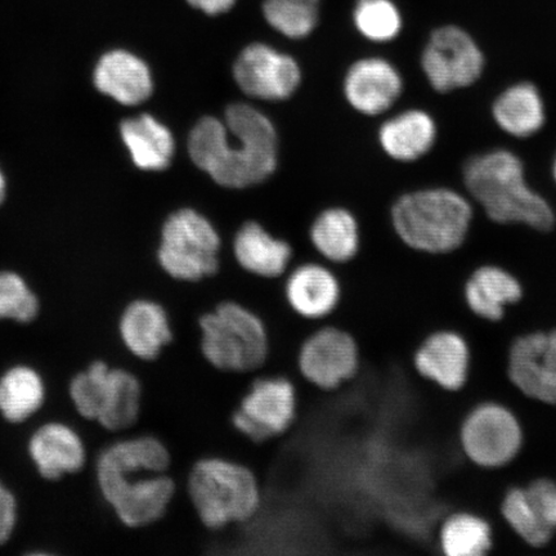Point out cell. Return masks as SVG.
Masks as SVG:
<instances>
[{"mask_svg":"<svg viewBox=\"0 0 556 556\" xmlns=\"http://www.w3.org/2000/svg\"><path fill=\"white\" fill-rule=\"evenodd\" d=\"M361 367L363 351L357 338L337 324L309 331L298 348V374L318 391H338L356 379Z\"/></svg>","mask_w":556,"mask_h":556,"instance_id":"obj_9","label":"cell"},{"mask_svg":"<svg viewBox=\"0 0 556 556\" xmlns=\"http://www.w3.org/2000/svg\"><path fill=\"white\" fill-rule=\"evenodd\" d=\"M507 377L526 399L556 405V329L531 331L514 339Z\"/></svg>","mask_w":556,"mask_h":556,"instance_id":"obj_13","label":"cell"},{"mask_svg":"<svg viewBox=\"0 0 556 556\" xmlns=\"http://www.w3.org/2000/svg\"><path fill=\"white\" fill-rule=\"evenodd\" d=\"M525 442L523 426L509 406L483 401L471 407L458 428V444L467 460L497 470L516 460Z\"/></svg>","mask_w":556,"mask_h":556,"instance_id":"obj_8","label":"cell"},{"mask_svg":"<svg viewBox=\"0 0 556 556\" xmlns=\"http://www.w3.org/2000/svg\"><path fill=\"white\" fill-rule=\"evenodd\" d=\"M143 388L134 372L110 367L103 380L96 421L111 432L134 427L141 415Z\"/></svg>","mask_w":556,"mask_h":556,"instance_id":"obj_24","label":"cell"},{"mask_svg":"<svg viewBox=\"0 0 556 556\" xmlns=\"http://www.w3.org/2000/svg\"><path fill=\"white\" fill-rule=\"evenodd\" d=\"M526 491L542 520L556 532V481L540 477L526 484Z\"/></svg>","mask_w":556,"mask_h":556,"instance_id":"obj_35","label":"cell"},{"mask_svg":"<svg viewBox=\"0 0 556 556\" xmlns=\"http://www.w3.org/2000/svg\"><path fill=\"white\" fill-rule=\"evenodd\" d=\"M122 342L138 359L152 363L174 340L168 312L151 299H137L127 305L119 321Z\"/></svg>","mask_w":556,"mask_h":556,"instance_id":"obj_18","label":"cell"},{"mask_svg":"<svg viewBox=\"0 0 556 556\" xmlns=\"http://www.w3.org/2000/svg\"><path fill=\"white\" fill-rule=\"evenodd\" d=\"M283 294L291 312L303 321L321 323L338 311L342 285L323 264L304 263L291 270Z\"/></svg>","mask_w":556,"mask_h":556,"instance_id":"obj_16","label":"cell"},{"mask_svg":"<svg viewBox=\"0 0 556 556\" xmlns=\"http://www.w3.org/2000/svg\"><path fill=\"white\" fill-rule=\"evenodd\" d=\"M500 514L510 531L531 548L533 556H539L554 536L555 532L540 517L525 485H513L505 491Z\"/></svg>","mask_w":556,"mask_h":556,"instance_id":"obj_30","label":"cell"},{"mask_svg":"<svg viewBox=\"0 0 556 556\" xmlns=\"http://www.w3.org/2000/svg\"><path fill=\"white\" fill-rule=\"evenodd\" d=\"M172 454L166 444L155 435H139L111 444L97 458L96 470L115 472H168Z\"/></svg>","mask_w":556,"mask_h":556,"instance_id":"obj_26","label":"cell"},{"mask_svg":"<svg viewBox=\"0 0 556 556\" xmlns=\"http://www.w3.org/2000/svg\"><path fill=\"white\" fill-rule=\"evenodd\" d=\"M302 2H307V3H312V4H317V3H318V0H302Z\"/></svg>","mask_w":556,"mask_h":556,"instance_id":"obj_40","label":"cell"},{"mask_svg":"<svg viewBox=\"0 0 556 556\" xmlns=\"http://www.w3.org/2000/svg\"><path fill=\"white\" fill-rule=\"evenodd\" d=\"M220 247V236L212 222L184 207L165 220L157 261L174 280L200 282L218 273Z\"/></svg>","mask_w":556,"mask_h":556,"instance_id":"obj_6","label":"cell"},{"mask_svg":"<svg viewBox=\"0 0 556 556\" xmlns=\"http://www.w3.org/2000/svg\"><path fill=\"white\" fill-rule=\"evenodd\" d=\"M110 366L103 361H96L85 371L76 374L70 381L68 394L76 412L87 420L97 419L99 414L101 391Z\"/></svg>","mask_w":556,"mask_h":556,"instance_id":"obj_34","label":"cell"},{"mask_svg":"<svg viewBox=\"0 0 556 556\" xmlns=\"http://www.w3.org/2000/svg\"><path fill=\"white\" fill-rule=\"evenodd\" d=\"M437 544L444 556H490L493 528L477 513L455 510L438 527Z\"/></svg>","mask_w":556,"mask_h":556,"instance_id":"obj_27","label":"cell"},{"mask_svg":"<svg viewBox=\"0 0 556 556\" xmlns=\"http://www.w3.org/2000/svg\"><path fill=\"white\" fill-rule=\"evenodd\" d=\"M93 83L100 93L124 106H137L154 93V76L137 54L124 50L104 53L97 62Z\"/></svg>","mask_w":556,"mask_h":556,"instance_id":"obj_19","label":"cell"},{"mask_svg":"<svg viewBox=\"0 0 556 556\" xmlns=\"http://www.w3.org/2000/svg\"><path fill=\"white\" fill-rule=\"evenodd\" d=\"M353 23L364 38L374 43H388L402 30V15L392 0H357Z\"/></svg>","mask_w":556,"mask_h":556,"instance_id":"obj_31","label":"cell"},{"mask_svg":"<svg viewBox=\"0 0 556 556\" xmlns=\"http://www.w3.org/2000/svg\"><path fill=\"white\" fill-rule=\"evenodd\" d=\"M403 92V79L391 62L367 58L354 62L344 79L348 103L367 116L387 113Z\"/></svg>","mask_w":556,"mask_h":556,"instance_id":"obj_15","label":"cell"},{"mask_svg":"<svg viewBox=\"0 0 556 556\" xmlns=\"http://www.w3.org/2000/svg\"><path fill=\"white\" fill-rule=\"evenodd\" d=\"M470 201L450 189L403 194L393 206L395 232L408 248L428 255H447L463 245L470 229Z\"/></svg>","mask_w":556,"mask_h":556,"instance_id":"obj_5","label":"cell"},{"mask_svg":"<svg viewBox=\"0 0 556 556\" xmlns=\"http://www.w3.org/2000/svg\"><path fill=\"white\" fill-rule=\"evenodd\" d=\"M186 483L192 509L208 531L249 523L261 513L263 489L258 475L235 458L219 455L198 458Z\"/></svg>","mask_w":556,"mask_h":556,"instance_id":"obj_3","label":"cell"},{"mask_svg":"<svg viewBox=\"0 0 556 556\" xmlns=\"http://www.w3.org/2000/svg\"><path fill=\"white\" fill-rule=\"evenodd\" d=\"M238 0H187L192 9L207 16H219L231 11Z\"/></svg>","mask_w":556,"mask_h":556,"instance_id":"obj_37","label":"cell"},{"mask_svg":"<svg viewBox=\"0 0 556 556\" xmlns=\"http://www.w3.org/2000/svg\"><path fill=\"white\" fill-rule=\"evenodd\" d=\"M437 125L422 110H408L381 125L379 142L386 154L401 163H413L433 149Z\"/></svg>","mask_w":556,"mask_h":556,"instance_id":"obj_23","label":"cell"},{"mask_svg":"<svg viewBox=\"0 0 556 556\" xmlns=\"http://www.w3.org/2000/svg\"><path fill=\"white\" fill-rule=\"evenodd\" d=\"M414 370L422 380L454 393L467 384L471 367L468 340L455 330L430 332L417 345L413 356Z\"/></svg>","mask_w":556,"mask_h":556,"instance_id":"obj_14","label":"cell"},{"mask_svg":"<svg viewBox=\"0 0 556 556\" xmlns=\"http://www.w3.org/2000/svg\"><path fill=\"white\" fill-rule=\"evenodd\" d=\"M17 516V500L9 486L0 481V546L15 532Z\"/></svg>","mask_w":556,"mask_h":556,"instance_id":"obj_36","label":"cell"},{"mask_svg":"<svg viewBox=\"0 0 556 556\" xmlns=\"http://www.w3.org/2000/svg\"><path fill=\"white\" fill-rule=\"evenodd\" d=\"M121 137L138 169L163 172L169 168L176 154V139L155 116L141 114L125 119L121 124Z\"/></svg>","mask_w":556,"mask_h":556,"instance_id":"obj_21","label":"cell"},{"mask_svg":"<svg viewBox=\"0 0 556 556\" xmlns=\"http://www.w3.org/2000/svg\"><path fill=\"white\" fill-rule=\"evenodd\" d=\"M468 309L485 323L502 321L506 311L525 296L523 283L516 274L498 264H483L471 270L464 282Z\"/></svg>","mask_w":556,"mask_h":556,"instance_id":"obj_17","label":"cell"},{"mask_svg":"<svg viewBox=\"0 0 556 556\" xmlns=\"http://www.w3.org/2000/svg\"><path fill=\"white\" fill-rule=\"evenodd\" d=\"M464 184L470 197L498 225H526L540 232L555 226L551 204L525 179L521 160L506 150L471 157L464 166Z\"/></svg>","mask_w":556,"mask_h":556,"instance_id":"obj_2","label":"cell"},{"mask_svg":"<svg viewBox=\"0 0 556 556\" xmlns=\"http://www.w3.org/2000/svg\"><path fill=\"white\" fill-rule=\"evenodd\" d=\"M7 194V180L4 177V173L0 169V205L3 204Z\"/></svg>","mask_w":556,"mask_h":556,"instance_id":"obj_38","label":"cell"},{"mask_svg":"<svg viewBox=\"0 0 556 556\" xmlns=\"http://www.w3.org/2000/svg\"><path fill=\"white\" fill-rule=\"evenodd\" d=\"M39 311V299L25 278L12 270H2L0 273V321L11 319L18 324H30L38 317Z\"/></svg>","mask_w":556,"mask_h":556,"instance_id":"obj_33","label":"cell"},{"mask_svg":"<svg viewBox=\"0 0 556 556\" xmlns=\"http://www.w3.org/2000/svg\"><path fill=\"white\" fill-rule=\"evenodd\" d=\"M500 129L516 138L536 135L546 122V110L540 90L532 83H518L500 94L492 106Z\"/></svg>","mask_w":556,"mask_h":556,"instance_id":"obj_25","label":"cell"},{"mask_svg":"<svg viewBox=\"0 0 556 556\" xmlns=\"http://www.w3.org/2000/svg\"><path fill=\"white\" fill-rule=\"evenodd\" d=\"M198 339L206 365L224 374L260 371L273 353L266 319L235 301L220 302L198 318Z\"/></svg>","mask_w":556,"mask_h":556,"instance_id":"obj_4","label":"cell"},{"mask_svg":"<svg viewBox=\"0 0 556 556\" xmlns=\"http://www.w3.org/2000/svg\"><path fill=\"white\" fill-rule=\"evenodd\" d=\"M46 401V386L35 368L17 365L0 377V415L12 424L29 420Z\"/></svg>","mask_w":556,"mask_h":556,"instance_id":"obj_28","label":"cell"},{"mask_svg":"<svg viewBox=\"0 0 556 556\" xmlns=\"http://www.w3.org/2000/svg\"><path fill=\"white\" fill-rule=\"evenodd\" d=\"M484 54L468 31L455 25L442 26L430 35L421 55V67L437 92L468 88L484 72Z\"/></svg>","mask_w":556,"mask_h":556,"instance_id":"obj_11","label":"cell"},{"mask_svg":"<svg viewBox=\"0 0 556 556\" xmlns=\"http://www.w3.org/2000/svg\"><path fill=\"white\" fill-rule=\"evenodd\" d=\"M311 241L325 260L332 263L350 262L359 250L357 220L345 208H328L313 222Z\"/></svg>","mask_w":556,"mask_h":556,"instance_id":"obj_29","label":"cell"},{"mask_svg":"<svg viewBox=\"0 0 556 556\" xmlns=\"http://www.w3.org/2000/svg\"><path fill=\"white\" fill-rule=\"evenodd\" d=\"M263 16L274 30L289 39H304L318 24L317 4L302 0H264Z\"/></svg>","mask_w":556,"mask_h":556,"instance_id":"obj_32","label":"cell"},{"mask_svg":"<svg viewBox=\"0 0 556 556\" xmlns=\"http://www.w3.org/2000/svg\"><path fill=\"white\" fill-rule=\"evenodd\" d=\"M27 450L35 468L47 481L75 475L87 460L81 437L67 424L59 421L47 422L35 430Z\"/></svg>","mask_w":556,"mask_h":556,"instance_id":"obj_20","label":"cell"},{"mask_svg":"<svg viewBox=\"0 0 556 556\" xmlns=\"http://www.w3.org/2000/svg\"><path fill=\"white\" fill-rule=\"evenodd\" d=\"M553 176H554V179H555V182H556V157H555V162L553 164Z\"/></svg>","mask_w":556,"mask_h":556,"instance_id":"obj_39","label":"cell"},{"mask_svg":"<svg viewBox=\"0 0 556 556\" xmlns=\"http://www.w3.org/2000/svg\"><path fill=\"white\" fill-rule=\"evenodd\" d=\"M232 74L243 93L261 101L288 100L302 83V70L295 59L260 41L243 48Z\"/></svg>","mask_w":556,"mask_h":556,"instance_id":"obj_12","label":"cell"},{"mask_svg":"<svg viewBox=\"0 0 556 556\" xmlns=\"http://www.w3.org/2000/svg\"><path fill=\"white\" fill-rule=\"evenodd\" d=\"M192 163L226 189H247L275 173L278 137L269 117L252 104H229L225 121L204 116L189 136Z\"/></svg>","mask_w":556,"mask_h":556,"instance_id":"obj_1","label":"cell"},{"mask_svg":"<svg viewBox=\"0 0 556 556\" xmlns=\"http://www.w3.org/2000/svg\"><path fill=\"white\" fill-rule=\"evenodd\" d=\"M299 415V394L293 380L282 374L255 378L232 409L231 426L245 440L267 443L294 427Z\"/></svg>","mask_w":556,"mask_h":556,"instance_id":"obj_7","label":"cell"},{"mask_svg":"<svg viewBox=\"0 0 556 556\" xmlns=\"http://www.w3.org/2000/svg\"><path fill=\"white\" fill-rule=\"evenodd\" d=\"M101 495L117 519L129 528H142L162 520L176 497L174 479L144 472L96 470Z\"/></svg>","mask_w":556,"mask_h":556,"instance_id":"obj_10","label":"cell"},{"mask_svg":"<svg viewBox=\"0 0 556 556\" xmlns=\"http://www.w3.org/2000/svg\"><path fill=\"white\" fill-rule=\"evenodd\" d=\"M233 255L248 274L277 278L287 273L293 250L287 241L276 239L256 222H247L233 239Z\"/></svg>","mask_w":556,"mask_h":556,"instance_id":"obj_22","label":"cell"}]
</instances>
